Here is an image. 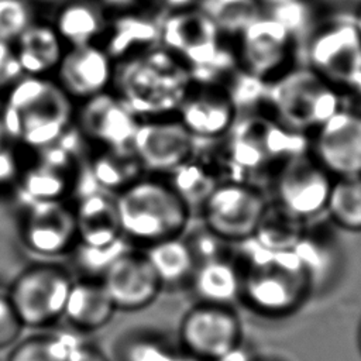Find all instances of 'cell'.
Listing matches in <instances>:
<instances>
[{
	"mask_svg": "<svg viewBox=\"0 0 361 361\" xmlns=\"http://www.w3.org/2000/svg\"><path fill=\"white\" fill-rule=\"evenodd\" d=\"M16 54L24 75L48 76L59 65L65 48L54 25L32 23L16 41Z\"/></svg>",
	"mask_w": 361,
	"mask_h": 361,
	"instance_id": "obj_19",
	"label": "cell"
},
{
	"mask_svg": "<svg viewBox=\"0 0 361 361\" xmlns=\"http://www.w3.org/2000/svg\"><path fill=\"white\" fill-rule=\"evenodd\" d=\"M360 345H361V329H360Z\"/></svg>",
	"mask_w": 361,
	"mask_h": 361,
	"instance_id": "obj_43",
	"label": "cell"
},
{
	"mask_svg": "<svg viewBox=\"0 0 361 361\" xmlns=\"http://www.w3.org/2000/svg\"><path fill=\"white\" fill-rule=\"evenodd\" d=\"M66 361H110L102 350L94 345L79 343L69 354Z\"/></svg>",
	"mask_w": 361,
	"mask_h": 361,
	"instance_id": "obj_37",
	"label": "cell"
},
{
	"mask_svg": "<svg viewBox=\"0 0 361 361\" xmlns=\"http://www.w3.org/2000/svg\"><path fill=\"white\" fill-rule=\"evenodd\" d=\"M193 290L202 303L228 306L243 292V278L227 259L212 257L196 265L192 275Z\"/></svg>",
	"mask_w": 361,
	"mask_h": 361,
	"instance_id": "obj_21",
	"label": "cell"
},
{
	"mask_svg": "<svg viewBox=\"0 0 361 361\" xmlns=\"http://www.w3.org/2000/svg\"><path fill=\"white\" fill-rule=\"evenodd\" d=\"M176 114L195 138H213L231 126L234 107L231 100L220 92L212 89L190 90Z\"/></svg>",
	"mask_w": 361,
	"mask_h": 361,
	"instance_id": "obj_17",
	"label": "cell"
},
{
	"mask_svg": "<svg viewBox=\"0 0 361 361\" xmlns=\"http://www.w3.org/2000/svg\"><path fill=\"white\" fill-rule=\"evenodd\" d=\"M268 200L254 186L226 182L203 200L202 216L210 234L223 241L252 238Z\"/></svg>",
	"mask_w": 361,
	"mask_h": 361,
	"instance_id": "obj_5",
	"label": "cell"
},
{
	"mask_svg": "<svg viewBox=\"0 0 361 361\" xmlns=\"http://www.w3.org/2000/svg\"><path fill=\"white\" fill-rule=\"evenodd\" d=\"M333 179L313 157L292 158L276 176L275 202L306 221L324 212Z\"/></svg>",
	"mask_w": 361,
	"mask_h": 361,
	"instance_id": "obj_10",
	"label": "cell"
},
{
	"mask_svg": "<svg viewBox=\"0 0 361 361\" xmlns=\"http://www.w3.org/2000/svg\"><path fill=\"white\" fill-rule=\"evenodd\" d=\"M354 27H355L357 32H358V34H360V37H361V7H360V10H358V14H357V17H355V23H354Z\"/></svg>",
	"mask_w": 361,
	"mask_h": 361,
	"instance_id": "obj_40",
	"label": "cell"
},
{
	"mask_svg": "<svg viewBox=\"0 0 361 361\" xmlns=\"http://www.w3.org/2000/svg\"><path fill=\"white\" fill-rule=\"evenodd\" d=\"M217 35V27L200 8L173 11L161 23L164 48L188 66L192 79L204 73L216 61Z\"/></svg>",
	"mask_w": 361,
	"mask_h": 361,
	"instance_id": "obj_7",
	"label": "cell"
},
{
	"mask_svg": "<svg viewBox=\"0 0 361 361\" xmlns=\"http://www.w3.org/2000/svg\"><path fill=\"white\" fill-rule=\"evenodd\" d=\"M142 169L131 149H107L97 155L90 165V172L97 188L104 192H120L140 176Z\"/></svg>",
	"mask_w": 361,
	"mask_h": 361,
	"instance_id": "obj_26",
	"label": "cell"
},
{
	"mask_svg": "<svg viewBox=\"0 0 361 361\" xmlns=\"http://www.w3.org/2000/svg\"><path fill=\"white\" fill-rule=\"evenodd\" d=\"M171 173L173 176L169 183L189 206L193 203L202 204L209 193L216 188L210 173L202 165L195 162L193 158Z\"/></svg>",
	"mask_w": 361,
	"mask_h": 361,
	"instance_id": "obj_31",
	"label": "cell"
},
{
	"mask_svg": "<svg viewBox=\"0 0 361 361\" xmlns=\"http://www.w3.org/2000/svg\"><path fill=\"white\" fill-rule=\"evenodd\" d=\"M114 197L123 235L145 247L179 237L190 219V206L161 179L138 178Z\"/></svg>",
	"mask_w": 361,
	"mask_h": 361,
	"instance_id": "obj_3",
	"label": "cell"
},
{
	"mask_svg": "<svg viewBox=\"0 0 361 361\" xmlns=\"http://www.w3.org/2000/svg\"><path fill=\"white\" fill-rule=\"evenodd\" d=\"M303 276L299 265H255L247 278H243L241 293L262 312L283 313L300 298Z\"/></svg>",
	"mask_w": 361,
	"mask_h": 361,
	"instance_id": "obj_15",
	"label": "cell"
},
{
	"mask_svg": "<svg viewBox=\"0 0 361 361\" xmlns=\"http://www.w3.org/2000/svg\"><path fill=\"white\" fill-rule=\"evenodd\" d=\"M104 31L107 37L102 47L114 62L155 48L161 42V24L145 16H121Z\"/></svg>",
	"mask_w": 361,
	"mask_h": 361,
	"instance_id": "obj_20",
	"label": "cell"
},
{
	"mask_svg": "<svg viewBox=\"0 0 361 361\" xmlns=\"http://www.w3.org/2000/svg\"><path fill=\"white\" fill-rule=\"evenodd\" d=\"M6 135L34 149L58 142L75 118L72 99L48 76L24 75L0 111Z\"/></svg>",
	"mask_w": 361,
	"mask_h": 361,
	"instance_id": "obj_2",
	"label": "cell"
},
{
	"mask_svg": "<svg viewBox=\"0 0 361 361\" xmlns=\"http://www.w3.org/2000/svg\"><path fill=\"white\" fill-rule=\"evenodd\" d=\"M245 37L247 61L254 71H267L281 59V51L288 44L289 31L274 17H257L241 31Z\"/></svg>",
	"mask_w": 361,
	"mask_h": 361,
	"instance_id": "obj_24",
	"label": "cell"
},
{
	"mask_svg": "<svg viewBox=\"0 0 361 361\" xmlns=\"http://www.w3.org/2000/svg\"><path fill=\"white\" fill-rule=\"evenodd\" d=\"M106 7H110V8H126L128 6H131L135 0H100Z\"/></svg>",
	"mask_w": 361,
	"mask_h": 361,
	"instance_id": "obj_39",
	"label": "cell"
},
{
	"mask_svg": "<svg viewBox=\"0 0 361 361\" xmlns=\"http://www.w3.org/2000/svg\"><path fill=\"white\" fill-rule=\"evenodd\" d=\"M23 76L14 44L0 41V94L7 93Z\"/></svg>",
	"mask_w": 361,
	"mask_h": 361,
	"instance_id": "obj_35",
	"label": "cell"
},
{
	"mask_svg": "<svg viewBox=\"0 0 361 361\" xmlns=\"http://www.w3.org/2000/svg\"><path fill=\"white\" fill-rule=\"evenodd\" d=\"M80 103L75 118L86 138L107 149H130L140 118L116 93L103 92Z\"/></svg>",
	"mask_w": 361,
	"mask_h": 361,
	"instance_id": "obj_11",
	"label": "cell"
},
{
	"mask_svg": "<svg viewBox=\"0 0 361 361\" xmlns=\"http://www.w3.org/2000/svg\"><path fill=\"white\" fill-rule=\"evenodd\" d=\"M72 282L61 267L35 265L14 279L7 298L24 327L41 329L62 319Z\"/></svg>",
	"mask_w": 361,
	"mask_h": 361,
	"instance_id": "obj_4",
	"label": "cell"
},
{
	"mask_svg": "<svg viewBox=\"0 0 361 361\" xmlns=\"http://www.w3.org/2000/svg\"><path fill=\"white\" fill-rule=\"evenodd\" d=\"M265 1H268L272 7H276V6H279V4H282V3H286V1H289V0H265Z\"/></svg>",
	"mask_w": 361,
	"mask_h": 361,
	"instance_id": "obj_42",
	"label": "cell"
},
{
	"mask_svg": "<svg viewBox=\"0 0 361 361\" xmlns=\"http://www.w3.org/2000/svg\"><path fill=\"white\" fill-rule=\"evenodd\" d=\"M80 341L59 334H38L20 338L10 350L7 361H66Z\"/></svg>",
	"mask_w": 361,
	"mask_h": 361,
	"instance_id": "obj_29",
	"label": "cell"
},
{
	"mask_svg": "<svg viewBox=\"0 0 361 361\" xmlns=\"http://www.w3.org/2000/svg\"><path fill=\"white\" fill-rule=\"evenodd\" d=\"M54 28L69 47L94 44L103 34L104 24L97 10L86 3H71L56 16Z\"/></svg>",
	"mask_w": 361,
	"mask_h": 361,
	"instance_id": "obj_25",
	"label": "cell"
},
{
	"mask_svg": "<svg viewBox=\"0 0 361 361\" xmlns=\"http://www.w3.org/2000/svg\"><path fill=\"white\" fill-rule=\"evenodd\" d=\"M164 6L172 8L173 11L190 8V6L195 3V0H161Z\"/></svg>",
	"mask_w": 361,
	"mask_h": 361,
	"instance_id": "obj_38",
	"label": "cell"
},
{
	"mask_svg": "<svg viewBox=\"0 0 361 361\" xmlns=\"http://www.w3.org/2000/svg\"><path fill=\"white\" fill-rule=\"evenodd\" d=\"M18 176V161L6 147L0 148V185L8 183Z\"/></svg>",
	"mask_w": 361,
	"mask_h": 361,
	"instance_id": "obj_36",
	"label": "cell"
},
{
	"mask_svg": "<svg viewBox=\"0 0 361 361\" xmlns=\"http://www.w3.org/2000/svg\"><path fill=\"white\" fill-rule=\"evenodd\" d=\"M78 243L102 247L124 237L116 197L104 190L86 193L75 207Z\"/></svg>",
	"mask_w": 361,
	"mask_h": 361,
	"instance_id": "obj_16",
	"label": "cell"
},
{
	"mask_svg": "<svg viewBox=\"0 0 361 361\" xmlns=\"http://www.w3.org/2000/svg\"><path fill=\"white\" fill-rule=\"evenodd\" d=\"M324 212L347 231H361V176L334 178Z\"/></svg>",
	"mask_w": 361,
	"mask_h": 361,
	"instance_id": "obj_27",
	"label": "cell"
},
{
	"mask_svg": "<svg viewBox=\"0 0 361 361\" xmlns=\"http://www.w3.org/2000/svg\"><path fill=\"white\" fill-rule=\"evenodd\" d=\"M126 237L118 238L117 241L102 245V247H92L76 243L73 247L75 258L80 268H83L89 274H100L103 275L104 271L124 252L130 250L128 244L124 240Z\"/></svg>",
	"mask_w": 361,
	"mask_h": 361,
	"instance_id": "obj_32",
	"label": "cell"
},
{
	"mask_svg": "<svg viewBox=\"0 0 361 361\" xmlns=\"http://www.w3.org/2000/svg\"><path fill=\"white\" fill-rule=\"evenodd\" d=\"M200 10L219 31H243L258 17L255 0H202Z\"/></svg>",
	"mask_w": 361,
	"mask_h": 361,
	"instance_id": "obj_30",
	"label": "cell"
},
{
	"mask_svg": "<svg viewBox=\"0 0 361 361\" xmlns=\"http://www.w3.org/2000/svg\"><path fill=\"white\" fill-rule=\"evenodd\" d=\"M179 340L189 357L220 361L238 345L240 324L228 306L200 302L182 317Z\"/></svg>",
	"mask_w": 361,
	"mask_h": 361,
	"instance_id": "obj_6",
	"label": "cell"
},
{
	"mask_svg": "<svg viewBox=\"0 0 361 361\" xmlns=\"http://www.w3.org/2000/svg\"><path fill=\"white\" fill-rule=\"evenodd\" d=\"M142 169L166 173L193 158L195 137L176 118L140 120L130 147Z\"/></svg>",
	"mask_w": 361,
	"mask_h": 361,
	"instance_id": "obj_8",
	"label": "cell"
},
{
	"mask_svg": "<svg viewBox=\"0 0 361 361\" xmlns=\"http://www.w3.org/2000/svg\"><path fill=\"white\" fill-rule=\"evenodd\" d=\"M116 62L107 51L94 44L69 47L56 66V82L73 100H86L107 92L113 83Z\"/></svg>",
	"mask_w": 361,
	"mask_h": 361,
	"instance_id": "obj_13",
	"label": "cell"
},
{
	"mask_svg": "<svg viewBox=\"0 0 361 361\" xmlns=\"http://www.w3.org/2000/svg\"><path fill=\"white\" fill-rule=\"evenodd\" d=\"M116 306L102 281H73L69 289L63 319L79 331H94L106 326Z\"/></svg>",
	"mask_w": 361,
	"mask_h": 361,
	"instance_id": "obj_18",
	"label": "cell"
},
{
	"mask_svg": "<svg viewBox=\"0 0 361 361\" xmlns=\"http://www.w3.org/2000/svg\"><path fill=\"white\" fill-rule=\"evenodd\" d=\"M32 24L25 0H0V41L14 42Z\"/></svg>",
	"mask_w": 361,
	"mask_h": 361,
	"instance_id": "obj_33",
	"label": "cell"
},
{
	"mask_svg": "<svg viewBox=\"0 0 361 361\" xmlns=\"http://www.w3.org/2000/svg\"><path fill=\"white\" fill-rule=\"evenodd\" d=\"M6 131H4V127H3V123H1V117H0V148L4 147V141H6Z\"/></svg>",
	"mask_w": 361,
	"mask_h": 361,
	"instance_id": "obj_41",
	"label": "cell"
},
{
	"mask_svg": "<svg viewBox=\"0 0 361 361\" xmlns=\"http://www.w3.org/2000/svg\"><path fill=\"white\" fill-rule=\"evenodd\" d=\"M188 66L162 48H151L116 62V94L140 118L169 117L192 89Z\"/></svg>",
	"mask_w": 361,
	"mask_h": 361,
	"instance_id": "obj_1",
	"label": "cell"
},
{
	"mask_svg": "<svg viewBox=\"0 0 361 361\" xmlns=\"http://www.w3.org/2000/svg\"><path fill=\"white\" fill-rule=\"evenodd\" d=\"M69 169H63L39 159L37 165L30 168L23 179L21 186L25 196L32 202L63 200L71 190Z\"/></svg>",
	"mask_w": 361,
	"mask_h": 361,
	"instance_id": "obj_28",
	"label": "cell"
},
{
	"mask_svg": "<svg viewBox=\"0 0 361 361\" xmlns=\"http://www.w3.org/2000/svg\"><path fill=\"white\" fill-rule=\"evenodd\" d=\"M116 309L134 312L151 305L162 283L142 252L128 250L120 255L100 279Z\"/></svg>",
	"mask_w": 361,
	"mask_h": 361,
	"instance_id": "obj_14",
	"label": "cell"
},
{
	"mask_svg": "<svg viewBox=\"0 0 361 361\" xmlns=\"http://www.w3.org/2000/svg\"><path fill=\"white\" fill-rule=\"evenodd\" d=\"M312 149L333 178L361 176V111H333L317 126Z\"/></svg>",
	"mask_w": 361,
	"mask_h": 361,
	"instance_id": "obj_9",
	"label": "cell"
},
{
	"mask_svg": "<svg viewBox=\"0 0 361 361\" xmlns=\"http://www.w3.org/2000/svg\"><path fill=\"white\" fill-rule=\"evenodd\" d=\"M305 220L288 212L275 200L267 203L252 238L278 254L292 251L305 237Z\"/></svg>",
	"mask_w": 361,
	"mask_h": 361,
	"instance_id": "obj_23",
	"label": "cell"
},
{
	"mask_svg": "<svg viewBox=\"0 0 361 361\" xmlns=\"http://www.w3.org/2000/svg\"><path fill=\"white\" fill-rule=\"evenodd\" d=\"M25 245L39 255H62L78 243L75 209L63 200L31 203L23 221Z\"/></svg>",
	"mask_w": 361,
	"mask_h": 361,
	"instance_id": "obj_12",
	"label": "cell"
},
{
	"mask_svg": "<svg viewBox=\"0 0 361 361\" xmlns=\"http://www.w3.org/2000/svg\"><path fill=\"white\" fill-rule=\"evenodd\" d=\"M24 324L7 295H0V350L11 348L21 337Z\"/></svg>",
	"mask_w": 361,
	"mask_h": 361,
	"instance_id": "obj_34",
	"label": "cell"
},
{
	"mask_svg": "<svg viewBox=\"0 0 361 361\" xmlns=\"http://www.w3.org/2000/svg\"><path fill=\"white\" fill-rule=\"evenodd\" d=\"M164 285H176L192 278L196 268L193 247L179 237L149 244L142 251Z\"/></svg>",
	"mask_w": 361,
	"mask_h": 361,
	"instance_id": "obj_22",
	"label": "cell"
}]
</instances>
